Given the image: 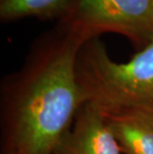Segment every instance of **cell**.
I'll return each mask as SVG.
<instances>
[{
  "mask_svg": "<svg viewBox=\"0 0 153 154\" xmlns=\"http://www.w3.org/2000/svg\"><path fill=\"white\" fill-rule=\"evenodd\" d=\"M103 116L120 152L153 154V110L128 109Z\"/></svg>",
  "mask_w": 153,
  "mask_h": 154,
  "instance_id": "obj_5",
  "label": "cell"
},
{
  "mask_svg": "<svg viewBox=\"0 0 153 154\" xmlns=\"http://www.w3.org/2000/svg\"><path fill=\"white\" fill-rule=\"evenodd\" d=\"M103 113L89 103H84L69 130L61 137L53 154H120Z\"/></svg>",
  "mask_w": 153,
  "mask_h": 154,
  "instance_id": "obj_4",
  "label": "cell"
},
{
  "mask_svg": "<svg viewBox=\"0 0 153 154\" xmlns=\"http://www.w3.org/2000/svg\"><path fill=\"white\" fill-rule=\"evenodd\" d=\"M58 26L86 41L120 34L142 49L153 37V0H73Z\"/></svg>",
  "mask_w": 153,
  "mask_h": 154,
  "instance_id": "obj_3",
  "label": "cell"
},
{
  "mask_svg": "<svg viewBox=\"0 0 153 154\" xmlns=\"http://www.w3.org/2000/svg\"><path fill=\"white\" fill-rule=\"evenodd\" d=\"M86 40L57 26L1 88V154H53L84 103L76 77Z\"/></svg>",
  "mask_w": 153,
  "mask_h": 154,
  "instance_id": "obj_1",
  "label": "cell"
},
{
  "mask_svg": "<svg viewBox=\"0 0 153 154\" xmlns=\"http://www.w3.org/2000/svg\"><path fill=\"white\" fill-rule=\"evenodd\" d=\"M76 77L84 103L103 113L153 110V37L126 63L112 61L99 37L89 39L78 53Z\"/></svg>",
  "mask_w": 153,
  "mask_h": 154,
  "instance_id": "obj_2",
  "label": "cell"
},
{
  "mask_svg": "<svg viewBox=\"0 0 153 154\" xmlns=\"http://www.w3.org/2000/svg\"><path fill=\"white\" fill-rule=\"evenodd\" d=\"M73 0H0V18L13 21L24 17L61 18Z\"/></svg>",
  "mask_w": 153,
  "mask_h": 154,
  "instance_id": "obj_6",
  "label": "cell"
}]
</instances>
